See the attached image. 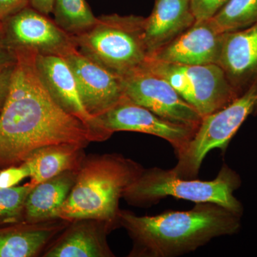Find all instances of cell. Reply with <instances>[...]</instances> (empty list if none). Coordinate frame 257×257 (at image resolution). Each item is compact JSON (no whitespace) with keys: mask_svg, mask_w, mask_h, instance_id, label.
Here are the masks:
<instances>
[{"mask_svg":"<svg viewBox=\"0 0 257 257\" xmlns=\"http://www.w3.org/2000/svg\"><path fill=\"white\" fill-rule=\"evenodd\" d=\"M9 94L0 111V170L24 163L42 147L97 142L53 99L36 67L37 52L17 50Z\"/></svg>","mask_w":257,"mask_h":257,"instance_id":"cell-1","label":"cell"},{"mask_svg":"<svg viewBox=\"0 0 257 257\" xmlns=\"http://www.w3.org/2000/svg\"><path fill=\"white\" fill-rule=\"evenodd\" d=\"M241 217L218 204L198 203L191 210L155 216L120 209L118 222L133 239L128 256L175 257L195 251L214 238L236 234Z\"/></svg>","mask_w":257,"mask_h":257,"instance_id":"cell-2","label":"cell"},{"mask_svg":"<svg viewBox=\"0 0 257 257\" xmlns=\"http://www.w3.org/2000/svg\"><path fill=\"white\" fill-rule=\"evenodd\" d=\"M143 170L138 162L117 154L84 157L56 218L70 222L97 219L117 226L119 199Z\"/></svg>","mask_w":257,"mask_h":257,"instance_id":"cell-3","label":"cell"},{"mask_svg":"<svg viewBox=\"0 0 257 257\" xmlns=\"http://www.w3.org/2000/svg\"><path fill=\"white\" fill-rule=\"evenodd\" d=\"M241 184L240 176L226 165L215 179L209 181L181 178L171 170L154 167L144 169L123 197L135 206L151 205L168 197L196 204L213 203L242 215V204L234 195Z\"/></svg>","mask_w":257,"mask_h":257,"instance_id":"cell-4","label":"cell"},{"mask_svg":"<svg viewBox=\"0 0 257 257\" xmlns=\"http://www.w3.org/2000/svg\"><path fill=\"white\" fill-rule=\"evenodd\" d=\"M145 18L104 15L92 28L74 36L77 50L119 77L143 68L149 59L145 42Z\"/></svg>","mask_w":257,"mask_h":257,"instance_id":"cell-5","label":"cell"},{"mask_svg":"<svg viewBox=\"0 0 257 257\" xmlns=\"http://www.w3.org/2000/svg\"><path fill=\"white\" fill-rule=\"evenodd\" d=\"M249 116H257V77L232 102L202 118L192 140L177 155V165L171 170L181 178H197L208 153L214 149L226 152L230 142Z\"/></svg>","mask_w":257,"mask_h":257,"instance_id":"cell-6","label":"cell"},{"mask_svg":"<svg viewBox=\"0 0 257 257\" xmlns=\"http://www.w3.org/2000/svg\"><path fill=\"white\" fill-rule=\"evenodd\" d=\"M143 68L166 79L202 118L241 95L219 64L184 65L150 59Z\"/></svg>","mask_w":257,"mask_h":257,"instance_id":"cell-7","label":"cell"},{"mask_svg":"<svg viewBox=\"0 0 257 257\" xmlns=\"http://www.w3.org/2000/svg\"><path fill=\"white\" fill-rule=\"evenodd\" d=\"M0 37L13 52L28 50L37 55L64 57L75 48L73 36L30 6L5 18L0 25Z\"/></svg>","mask_w":257,"mask_h":257,"instance_id":"cell-8","label":"cell"},{"mask_svg":"<svg viewBox=\"0 0 257 257\" xmlns=\"http://www.w3.org/2000/svg\"><path fill=\"white\" fill-rule=\"evenodd\" d=\"M121 82L124 96L163 119L194 128L202 122V116L170 83L147 69L121 77Z\"/></svg>","mask_w":257,"mask_h":257,"instance_id":"cell-9","label":"cell"},{"mask_svg":"<svg viewBox=\"0 0 257 257\" xmlns=\"http://www.w3.org/2000/svg\"><path fill=\"white\" fill-rule=\"evenodd\" d=\"M97 119L109 136L122 131L153 135L168 142L177 155L184 151L197 130L163 119L126 96Z\"/></svg>","mask_w":257,"mask_h":257,"instance_id":"cell-10","label":"cell"},{"mask_svg":"<svg viewBox=\"0 0 257 257\" xmlns=\"http://www.w3.org/2000/svg\"><path fill=\"white\" fill-rule=\"evenodd\" d=\"M63 57L73 72L83 104L93 117L97 119L124 96L121 78L83 55L77 47Z\"/></svg>","mask_w":257,"mask_h":257,"instance_id":"cell-11","label":"cell"},{"mask_svg":"<svg viewBox=\"0 0 257 257\" xmlns=\"http://www.w3.org/2000/svg\"><path fill=\"white\" fill-rule=\"evenodd\" d=\"M35 61L42 82L57 104L69 114L80 120L97 142L110 138L101 127L98 119L86 110L73 72L65 59L61 56L37 55Z\"/></svg>","mask_w":257,"mask_h":257,"instance_id":"cell-12","label":"cell"},{"mask_svg":"<svg viewBox=\"0 0 257 257\" xmlns=\"http://www.w3.org/2000/svg\"><path fill=\"white\" fill-rule=\"evenodd\" d=\"M224 35L212 18L196 20L188 30L150 59L184 65L218 64Z\"/></svg>","mask_w":257,"mask_h":257,"instance_id":"cell-13","label":"cell"},{"mask_svg":"<svg viewBox=\"0 0 257 257\" xmlns=\"http://www.w3.org/2000/svg\"><path fill=\"white\" fill-rule=\"evenodd\" d=\"M219 66L240 94L257 77V23L224 32Z\"/></svg>","mask_w":257,"mask_h":257,"instance_id":"cell-14","label":"cell"},{"mask_svg":"<svg viewBox=\"0 0 257 257\" xmlns=\"http://www.w3.org/2000/svg\"><path fill=\"white\" fill-rule=\"evenodd\" d=\"M115 226L107 221L84 219L72 221L45 257H113L106 234Z\"/></svg>","mask_w":257,"mask_h":257,"instance_id":"cell-15","label":"cell"},{"mask_svg":"<svg viewBox=\"0 0 257 257\" xmlns=\"http://www.w3.org/2000/svg\"><path fill=\"white\" fill-rule=\"evenodd\" d=\"M195 22L190 0H155L151 15L145 18L144 23L149 59Z\"/></svg>","mask_w":257,"mask_h":257,"instance_id":"cell-16","label":"cell"},{"mask_svg":"<svg viewBox=\"0 0 257 257\" xmlns=\"http://www.w3.org/2000/svg\"><path fill=\"white\" fill-rule=\"evenodd\" d=\"M69 223L60 219L38 223L23 221L0 227V257L37 256Z\"/></svg>","mask_w":257,"mask_h":257,"instance_id":"cell-17","label":"cell"},{"mask_svg":"<svg viewBox=\"0 0 257 257\" xmlns=\"http://www.w3.org/2000/svg\"><path fill=\"white\" fill-rule=\"evenodd\" d=\"M78 171H67L35 186L25 202L24 221L38 223L57 219L56 214L72 190Z\"/></svg>","mask_w":257,"mask_h":257,"instance_id":"cell-18","label":"cell"},{"mask_svg":"<svg viewBox=\"0 0 257 257\" xmlns=\"http://www.w3.org/2000/svg\"><path fill=\"white\" fill-rule=\"evenodd\" d=\"M85 147L60 144L42 147L25 161L30 170V184L35 187L67 171H78L85 155Z\"/></svg>","mask_w":257,"mask_h":257,"instance_id":"cell-19","label":"cell"},{"mask_svg":"<svg viewBox=\"0 0 257 257\" xmlns=\"http://www.w3.org/2000/svg\"><path fill=\"white\" fill-rule=\"evenodd\" d=\"M54 21L71 36H77L94 26L97 18L86 0H55Z\"/></svg>","mask_w":257,"mask_h":257,"instance_id":"cell-20","label":"cell"},{"mask_svg":"<svg viewBox=\"0 0 257 257\" xmlns=\"http://www.w3.org/2000/svg\"><path fill=\"white\" fill-rule=\"evenodd\" d=\"M212 20L223 33L247 28L257 23V0H229Z\"/></svg>","mask_w":257,"mask_h":257,"instance_id":"cell-21","label":"cell"},{"mask_svg":"<svg viewBox=\"0 0 257 257\" xmlns=\"http://www.w3.org/2000/svg\"><path fill=\"white\" fill-rule=\"evenodd\" d=\"M33 187L29 182L23 186L0 189V224L24 221L25 202Z\"/></svg>","mask_w":257,"mask_h":257,"instance_id":"cell-22","label":"cell"},{"mask_svg":"<svg viewBox=\"0 0 257 257\" xmlns=\"http://www.w3.org/2000/svg\"><path fill=\"white\" fill-rule=\"evenodd\" d=\"M229 0H190L191 9L196 20L214 18Z\"/></svg>","mask_w":257,"mask_h":257,"instance_id":"cell-23","label":"cell"},{"mask_svg":"<svg viewBox=\"0 0 257 257\" xmlns=\"http://www.w3.org/2000/svg\"><path fill=\"white\" fill-rule=\"evenodd\" d=\"M30 170L25 163L12 166L0 170V189L16 187L27 177H30Z\"/></svg>","mask_w":257,"mask_h":257,"instance_id":"cell-24","label":"cell"},{"mask_svg":"<svg viewBox=\"0 0 257 257\" xmlns=\"http://www.w3.org/2000/svg\"><path fill=\"white\" fill-rule=\"evenodd\" d=\"M14 66L15 64L0 69V111L9 94Z\"/></svg>","mask_w":257,"mask_h":257,"instance_id":"cell-25","label":"cell"},{"mask_svg":"<svg viewBox=\"0 0 257 257\" xmlns=\"http://www.w3.org/2000/svg\"><path fill=\"white\" fill-rule=\"evenodd\" d=\"M28 6L29 0H0V12L5 18Z\"/></svg>","mask_w":257,"mask_h":257,"instance_id":"cell-26","label":"cell"},{"mask_svg":"<svg viewBox=\"0 0 257 257\" xmlns=\"http://www.w3.org/2000/svg\"><path fill=\"white\" fill-rule=\"evenodd\" d=\"M15 60V52L5 45L0 37V69L14 64Z\"/></svg>","mask_w":257,"mask_h":257,"instance_id":"cell-27","label":"cell"},{"mask_svg":"<svg viewBox=\"0 0 257 257\" xmlns=\"http://www.w3.org/2000/svg\"><path fill=\"white\" fill-rule=\"evenodd\" d=\"M55 1V0H29V4L33 9L48 16L53 12Z\"/></svg>","mask_w":257,"mask_h":257,"instance_id":"cell-28","label":"cell"},{"mask_svg":"<svg viewBox=\"0 0 257 257\" xmlns=\"http://www.w3.org/2000/svg\"><path fill=\"white\" fill-rule=\"evenodd\" d=\"M5 17L3 16V15L2 14L1 12H0V25H1L2 22H3V20H4Z\"/></svg>","mask_w":257,"mask_h":257,"instance_id":"cell-29","label":"cell"}]
</instances>
